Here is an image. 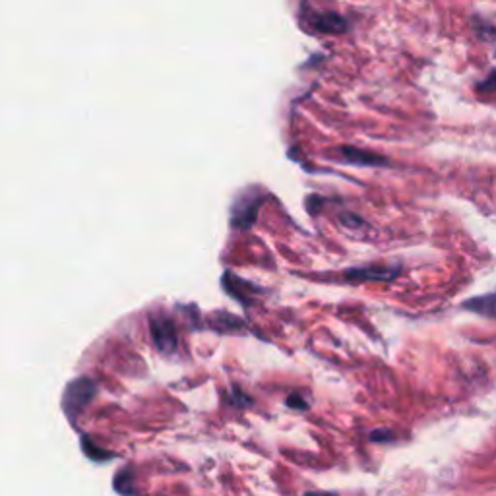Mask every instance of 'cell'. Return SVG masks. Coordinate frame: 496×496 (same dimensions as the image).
Returning <instances> with one entry per match:
<instances>
[{
	"label": "cell",
	"instance_id": "obj_5",
	"mask_svg": "<svg viewBox=\"0 0 496 496\" xmlns=\"http://www.w3.org/2000/svg\"><path fill=\"white\" fill-rule=\"evenodd\" d=\"M396 272H390V269H351L347 276L353 277V279H390Z\"/></svg>",
	"mask_w": 496,
	"mask_h": 496
},
{
	"label": "cell",
	"instance_id": "obj_6",
	"mask_svg": "<svg viewBox=\"0 0 496 496\" xmlns=\"http://www.w3.org/2000/svg\"><path fill=\"white\" fill-rule=\"evenodd\" d=\"M115 489L124 496H134L136 490L132 489V469H123L118 471L117 477H115Z\"/></svg>",
	"mask_w": 496,
	"mask_h": 496
},
{
	"label": "cell",
	"instance_id": "obj_3",
	"mask_svg": "<svg viewBox=\"0 0 496 496\" xmlns=\"http://www.w3.org/2000/svg\"><path fill=\"white\" fill-rule=\"evenodd\" d=\"M314 28L320 29V31H326V33H339L345 29L343 18H339L336 14H324L318 16L314 20Z\"/></svg>",
	"mask_w": 496,
	"mask_h": 496
},
{
	"label": "cell",
	"instance_id": "obj_4",
	"mask_svg": "<svg viewBox=\"0 0 496 496\" xmlns=\"http://www.w3.org/2000/svg\"><path fill=\"white\" fill-rule=\"evenodd\" d=\"M492 301H495L492 295L479 296V299H471L467 303H463V309H469L473 310V312H479V314L492 318V314H495V303Z\"/></svg>",
	"mask_w": 496,
	"mask_h": 496
},
{
	"label": "cell",
	"instance_id": "obj_7",
	"mask_svg": "<svg viewBox=\"0 0 496 496\" xmlns=\"http://www.w3.org/2000/svg\"><path fill=\"white\" fill-rule=\"evenodd\" d=\"M343 155L347 157V161H351V163H358V165H361V161H363V159H365V165H376L374 161L384 163V159L374 157V155H365V153L358 152V150H343Z\"/></svg>",
	"mask_w": 496,
	"mask_h": 496
},
{
	"label": "cell",
	"instance_id": "obj_8",
	"mask_svg": "<svg viewBox=\"0 0 496 496\" xmlns=\"http://www.w3.org/2000/svg\"><path fill=\"white\" fill-rule=\"evenodd\" d=\"M287 405L295 407V409H306V407H309V400H304L301 393L295 392L287 398Z\"/></svg>",
	"mask_w": 496,
	"mask_h": 496
},
{
	"label": "cell",
	"instance_id": "obj_1",
	"mask_svg": "<svg viewBox=\"0 0 496 496\" xmlns=\"http://www.w3.org/2000/svg\"><path fill=\"white\" fill-rule=\"evenodd\" d=\"M152 334L159 351L172 353L177 349V330L165 316H152Z\"/></svg>",
	"mask_w": 496,
	"mask_h": 496
},
{
	"label": "cell",
	"instance_id": "obj_2",
	"mask_svg": "<svg viewBox=\"0 0 496 496\" xmlns=\"http://www.w3.org/2000/svg\"><path fill=\"white\" fill-rule=\"evenodd\" d=\"M260 206L258 198L252 200V196H244L241 202H237L233 207V223L237 227H248L252 221L250 217L254 219L256 217V210Z\"/></svg>",
	"mask_w": 496,
	"mask_h": 496
},
{
	"label": "cell",
	"instance_id": "obj_9",
	"mask_svg": "<svg viewBox=\"0 0 496 496\" xmlns=\"http://www.w3.org/2000/svg\"><path fill=\"white\" fill-rule=\"evenodd\" d=\"M304 496H338L334 492H324V490H312V492H306Z\"/></svg>",
	"mask_w": 496,
	"mask_h": 496
}]
</instances>
